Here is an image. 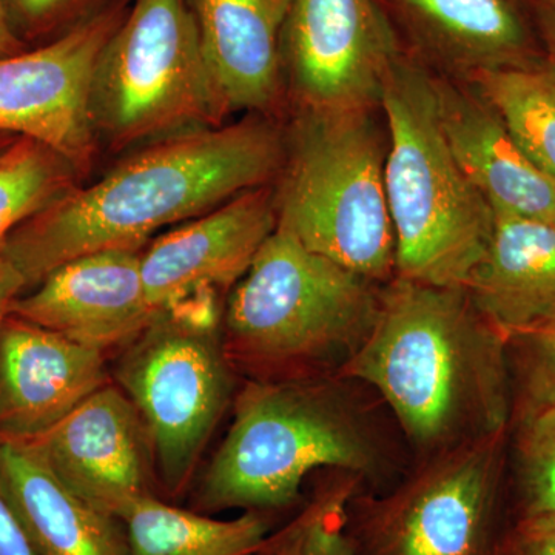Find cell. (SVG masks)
I'll list each match as a JSON object with an SVG mask.
<instances>
[{
    "label": "cell",
    "instance_id": "obj_1",
    "mask_svg": "<svg viewBox=\"0 0 555 555\" xmlns=\"http://www.w3.org/2000/svg\"><path fill=\"white\" fill-rule=\"evenodd\" d=\"M286 131L270 116L150 142L89 188H75L14 230L0 254L38 286L65 262L142 248L167 225L201 217L275 182Z\"/></svg>",
    "mask_w": 555,
    "mask_h": 555
},
{
    "label": "cell",
    "instance_id": "obj_2",
    "mask_svg": "<svg viewBox=\"0 0 555 555\" xmlns=\"http://www.w3.org/2000/svg\"><path fill=\"white\" fill-rule=\"evenodd\" d=\"M338 375L378 393L422 460L513 423L507 338L465 287L383 284L374 327Z\"/></svg>",
    "mask_w": 555,
    "mask_h": 555
},
{
    "label": "cell",
    "instance_id": "obj_3",
    "mask_svg": "<svg viewBox=\"0 0 555 555\" xmlns=\"http://www.w3.org/2000/svg\"><path fill=\"white\" fill-rule=\"evenodd\" d=\"M357 382L324 377L247 379L233 420L196 492V511L272 513L297 502L313 470L363 478L383 469V444Z\"/></svg>",
    "mask_w": 555,
    "mask_h": 555
},
{
    "label": "cell",
    "instance_id": "obj_4",
    "mask_svg": "<svg viewBox=\"0 0 555 555\" xmlns=\"http://www.w3.org/2000/svg\"><path fill=\"white\" fill-rule=\"evenodd\" d=\"M382 288L276 228L222 312L233 372L254 382L338 375L371 334Z\"/></svg>",
    "mask_w": 555,
    "mask_h": 555
},
{
    "label": "cell",
    "instance_id": "obj_5",
    "mask_svg": "<svg viewBox=\"0 0 555 555\" xmlns=\"http://www.w3.org/2000/svg\"><path fill=\"white\" fill-rule=\"evenodd\" d=\"M385 188L396 276L465 287L494 230V210L470 184L438 122L430 72L401 53L387 75Z\"/></svg>",
    "mask_w": 555,
    "mask_h": 555
},
{
    "label": "cell",
    "instance_id": "obj_6",
    "mask_svg": "<svg viewBox=\"0 0 555 555\" xmlns=\"http://www.w3.org/2000/svg\"><path fill=\"white\" fill-rule=\"evenodd\" d=\"M273 182L278 225L309 250L386 284L396 235L385 188L387 144L372 109H295Z\"/></svg>",
    "mask_w": 555,
    "mask_h": 555
},
{
    "label": "cell",
    "instance_id": "obj_7",
    "mask_svg": "<svg viewBox=\"0 0 555 555\" xmlns=\"http://www.w3.org/2000/svg\"><path fill=\"white\" fill-rule=\"evenodd\" d=\"M217 295L158 310L119 349L113 383L130 398L152 438L164 491L181 495L232 400Z\"/></svg>",
    "mask_w": 555,
    "mask_h": 555
},
{
    "label": "cell",
    "instance_id": "obj_8",
    "mask_svg": "<svg viewBox=\"0 0 555 555\" xmlns=\"http://www.w3.org/2000/svg\"><path fill=\"white\" fill-rule=\"evenodd\" d=\"M189 0H134L94 72L91 120L113 150L222 126Z\"/></svg>",
    "mask_w": 555,
    "mask_h": 555
},
{
    "label": "cell",
    "instance_id": "obj_9",
    "mask_svg": "<svg viewBox=\"0 0 555 555\" xmlns=\"http://www.w3.org/2000/svg\"><path fill=\"white\" fill-rule=\"evenodd\" d=\"M509 430L427 456L385 494L346 505L352 555H499Z\"/></svg>",
    "mask_w": 555,
    "mask_h": 555
},
{
    "label": "cell",
    "instance_id": "obj_10",
    "mask_svg": "<svg viewBox=\"0 0 555 555\" xmlns=\"http://www.w3.org/2000/svg\"><path fill=\"white\" fill-rule=\"evenodd\" d=\"M126 14V2L109 3L42 49L0 57V133L35 139L83 177L98 150L94 72Z\"/></svg>",
    "mask_w": 555,
    "mask_h": 555
},
{
    "label": "cell",
    "instance_id": "obj_11",
    "mask_svg": "<svg viewBox=\"0 0 555 555\" xmlns=\"http://www.w3.org/2000/svg\"><path fill=\"white\" fill-rule=\"evenodd\" d=\"M377 0H292L281 60L297 109H375L401 56Z\"/></svg>",
    "mask_w": 555,
    "mask_h": 555
},
{
    "label": "cell",
    "instance_id": "obj_12",
    "mask_svg": "<svg viewBox=\"0 0 555 555\" xmlns=\"http://www.w3.org/2000/svg\"><path fill=\"white\" fill-rule=\"evenodd\" d=\"M62 483L109 517L155 495V452L144 420L112 382L27 441Z\"/></svg>",
    "mask_w": 555,
    "mask_h": 555
},
{
    "label": "cell",
    "instance_id": "obj_13",
    "mask_svg": "<svg viewBox=\"0 0 555 555\" xmlns=\"http://www.w3.org/2000/svg\"><path fill=\"white\" fill-rule=\"evenodd\" d=\"M276 225L270 184L241 193L159 236L142 251V280L150 305L155 310L169 309L235 286Z\"/></svg>",
    "mask_w": 555,
    "mask_h": 555
},
{
    "label": "cell",
    "instance_id": "obj_14",
    "mask_svg": "<svg viewBox=\"0 0 555 555\" xmlns=\"http://www.w3.org/2000/svg\"><path fill=\"white\" fill-rule=\"evenodd\" d=\"M398 46L430 72L467 80L542 56L525 0H377Z\"/></svg>",
    "mask_w": 555,
    "mask_h": 555
},
{
    "label": "cell",
    "instance_id": "obj_15",
    "mask_svg": "<svg viewBox=\"0 0 555 555\" xmlns=\"http://www.w3.org/2000/svg\"><path fill=\"white\" fill-rule=\"evenodd\" d=\"M142 248L96 251L65 262L17 297L11 315L108 353L137 337L158 310L145 292Z\"/></svg>",
    "mask_w": 555,
    "mask_h": 555
},
{
    "label": "cell",
    "instance_id": "obj_16",
    "mask_svg": "<svg viewBox=\"0 0 555 555\" xmlns=\"http://www.w3.org/2000/svg\"><path fill=\"white\" fill-rule=\"evenodd\" d=\"M108 353L10 315L0 328V441L42 436L112 382Z\"/></svg>",
    "mask_w": 555,
    "mask_h": 555
},
{
    "label": "cell",
    "instance_id": "obj_17",
    "mask_svg": "<svg viewBox=\"0 0 555 555\" xmlns=\"http://www.w3.org/2000/svg\"><path fill=\"white\" fill-rule=\"evenodd\" d=\"M430 87L449 149L492 210L555 221V184L528 158L492 105L451 76L430 72Z\"/></svg>",
    "mask_w": 555,
    "mask_h": 555
},
{
    "label": "cell",
    "instance_id": "obj_18",
    "mask_svg": "<svg viewBox=\"0 0 555 555\" xmlns=\"http://www.w3.org/2000/svg\"><path fill=\"white\" fill-rule=\"evenodd\" d=\"M204 57L229 112L272 116L283 100L281 60L292 0H189Z\"/></svg>",
    "mask_w": 555,
    "mask_h": 555
},
{
    "label": "cell",
    "instance_id": "obj_19",
    "mask_svg": "<svg viewBox=\"0 0 555 555\" xmlns=\"http://www.w3.org/2000/svg\"><path fill=\"white\" fill-rule=\"evenodd\" d=\"M509 341L555 318V221L494 210L491 243L465 284Z\"/></svg>",
    "mask_w": 555,
    "mask_h": 555
},
{
    "label": "cell",
    "instance_id": "obj_20",
    "mask_svg": "<svg viewBox=\"0 0 555 555\" xmlns=\"http://www.w3.org/2000/svg\"><path fill=\"white\" fill-rule=\"evenodd\" d=\"M0 494L38 555H129L122 521L76 495L27 441H0Z\"/></svg>",
    "mask_w": 555,
    "mask_h": 555
},
{
    "label": "cell",
    "instance_id": "obj_21",
    "mask_svg": "<svg viewBox=\"0 0 555 555\" xmlns=\"http://www.w3.org/2000/svg\"><path fill=\"white\" fill-rule=\"evenodd\" d=\"M129 555H264L270 542L269 513L246 511L218 520L198 511L142 499L122 517Z\"/></svg>",
    "mask_w": 555,
    "mask_h": 555
},
{
    "label": "cell",
    "instance_id": "obj_22",
    "mask_svg": "<svg viewBox=\"0 0 555 555\" xmlns=\"http://www.w3.org/2000/svg\"><path fill=\"white\" fill-rule=\"evenodd\" d=\"M465 82L492 105L528 158L555 184V62L542 54Z\"/></svg>",
    "mask_w": 555,
    "mask_h": 555
},
{
    "label": "cell",
    "instance_id": "obj_23",
    "mask_svg": "<svg viewBox=\"0 0 555 555\" xmlns=\"http://www.w3.org/2000/svg\"><path fill=\"white\" fill-rule=\"evenodd\" d=\"M79 171L64 156L30 138L0 150V248L38 211L78 188Z\"/></svg>",
    "mask_w": 555,
    "mask_h": 555
},
{
    "label": "cell",
    "instance_id": "obj_24",
    "mask_svg": "<svg viewBox=\"0 0 555 555\" xmlns=\"http://www.w3.org/2000/svg\"><path fill=\"white\" fill-rule=\"evenodd\" d=\"M514 425L513 518L555 514V404Z\"/></svg>",
    "mask_w": 555,
    "mask_h": 555
},
{
    "label": "cell",
    "instance_id": "obj_25",
    "mask_svg": "<svg viewBox=\"0 0 555 555\" xmlns=\"http://www.w3.org/2000/svg\"><path fill=\"white\" fill-rule=\"evenodd\" d=\"M513 378V423L555 404V318L507 341ZM511 423V425H513Z\"/></svg>",
    "mask_w": 555,
    "mask_h": 555
},
{
    "label": "cell",
    "instance_id": "obj_26",
    "mask_svg": "<svg viewBox=\"0 0 555 555\" xmlns=\"http://www.w3.org/2000/svg\"><path fill=\"white\" fill-rule=\"evenodd\" d=\"M360 481L343 473L306 507L305 555H352L345 534L346 505Z\"/></svg>",
    "mask_w": 555,
    "mask_h": 555
},
{
    "label": "cell",
    "instance_id": "obj_27",
    "mask_svg": "<svg viewBox=\"0 0 555 555\" xmlns=\"http://www.w3.org/2000/svg\"><path fill=\"white\" fill-rule=\"evenodd\" d=\"M499 555H555V514L513 518Z\"/></svg>",
    "mask_w": 555,
    "mask_h": 555
},
{
    "label": "cell",
    "instance_id": "obj_28",
    "mask_svg": "<svg viewBox=\"0 0 555 555\" xmlns=\"http://www.w3.org/2000/svg\"><path fill=\"white\" fill-rule=\"evenodd\" d=\"M100 0H3L25 27L33 31L50 30L62 22L90 16L89 10Z\"/></svg>",
    "mask_w": 555,
    "mask_h": 555
},
{
    "label": "cell",
    "instance_id": "obj_29",
    "mask_svg": "<svg viewBox=\"0 0 555 555\" xmlns=\"http://www.w3.org/2000/svg\"><path fill=\"white\" fill-rule=\"evenodd\" d=\"M0 555H38L2 494H0Z\"/></svg>",
    "mask_w": 555,
    "mask_h": 555
},
{
    "label": "cell",
    "instance_id": "obj_30",
    "mask_svg": "<svg viewBox=\"0 0 555 555\" xmlns=\"http://www.w3.org/2000/svg\"><path fill=\"white\" fill-rule=\"evenodd\" d=\"M543 53L555 62V0H525Z\"/></svg>",
    "mask_w": 555,
    "mask_h": 555
},
{
    "label": "cell",
    "instance_id": "obj_31",
    "mask_svg": "<svg viewBox=\"0 0 555 555\" xmlns=\"http://www.w3.org/2000/svg\"><path fill=\"white\" fill-rule=\"evenodd\" d=\"M306 511L280 534L270 537L264 555H305Z\"/></svg>",
    "mask_w": 555,
    "mask_h": 555
},
{
    "label": "cell",
    "instance_id": "obj_32",
    "mask_svg": "<svg viewBox=\"0 0 555 555\" xmlns=\"http://www.w3.org/2000/svg\"><path fill=\"white\" fill-rule=\"evenodd\" d=\"M25 291V281L16 268L0 254V328L3 321L10 315V308L14 299Z\"/></svg>",
    "mask_w": 555,
    "mask_h": 555
},
{
    "label": "cell",
    "instance_id": "obj_33",
    "mask_svg": "<svg viewBox=\"0 0 555 555\" xmlns=\"http://www.w3.org/2000/svg\"><path fill=\"white\" fill-rule=\"evenodd\" d=\"M21 51H24V43L11 27L9 11H7L3 0H0V57L11 56Z\"/></svg>",
    "mask_w": 555,
    "mask_h": 555
},
{
    "label": "cell",
    "instance_id": "obj_34",
    "mask_svg": "<svg viewBox=\"0 0 555 555\" xmlns=\"http://www.w3.org/2000/svg\"><path fill=\"white\" fill-rule=\"evenodd\" d=\"M16 137H10V134L0 133V150L5 149L7 145L11 144Z\"/></svg>",
    "mask_w": 555,
    "mask_h": 555
}]
</instances>
